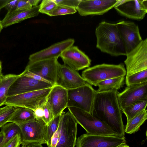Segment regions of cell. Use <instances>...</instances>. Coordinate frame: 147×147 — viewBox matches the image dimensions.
Returning <instances> with one entry per match:
<instances>
[{
	"label": "cell",
	"mask_w": 147,
	"mask_h": 147,
	"mask_svg": "<svg viewBox=\"0 0 147 147\" xmlns=\"http://www.w3.org/2000/svg\"><path fill=\"white\" fill-rule=\"evenodd\" d=\"M67 108L75 107L91 114L96 90L88 83L68 90Z\"/></svg>",
	"instance_id": "obj_6"
},
{
	"label": "cell",
	"mask_w": 147,
	"mask_h": 147,
	"mask_svg": "<svg viewBox=\"0 0 147 147\" xmlns=\"http://www.w3.org/2000/svg\"><path fill=\"white\" fill-rule=\"evenodd\" d=\"M51 88L25 93L7 97L4 105L28 108L34 111L42 107L47 101Z\"/></svg>",
	"instance_id": "obj_7"
},
{
	"label": "cell",
	"mask_w": 147,
	"mask_h": 147,
	"mask_svg": "<svg viewBox=\"0 0 147 147\" xmlns=\"http://www.w3.org/2000/svg\"><path fill=\"white\" fill-rule=\"evenodd\" d=\"M87 83L78 71L59 64L57 71L55 84L67 90L76 88Z\"/></svg>",
	"instance_id": "obj_15"
},
{
	"label": "cell",
	"mask_w": 147,
	"mask_h": 147,
	"mask_svg": "<svg viewBox=\"0 0 147 147\" xmlns=\"http://www.w3.org/2000/svg\"><path fill=\"white\" fill-rule=\"evenodd\" d=\"M10 1L11 0H0V11L3 8L5 7Z\"/></svg>",
	"instance_id": "obj_41"
},
{
	"label": "cell",
	"mask_w": 147,
	"mask_h": 147,
	"mask_svg": "<svg viewBox=\"0 0 147 147\" xmlns=\"http://www.w3.org/2000/svg\"><path fill=\"white\" fill-rule=\"evenodd\" d=\"M42 107L37 108L34 111L36 119H42L44 121V113Z\"/></svg>",
	"instance_id": "obj_38"
},
{
	"label": "cell",
	"mask_w": 147,
	"mask_h": 147,
	"mask_svg": "<svg viewBox=\"0 0 147 147\" xmlns=\"http://www.w3.org/2000/svg\"><path fill=\"white\" fill-rule=\"evenodd\" d=\"M67 90L57 85L52 88L47 98V102L52 111L54 117L61 114L67 108Z\"/></svg>",
	"instance_id": "obj_20"
},
{
	"label": "cell",
	"mask_w": 147,
	"mask_h": 147,
	"mask_svg": "<svg viewBox=\"0 0 147 147\" xmlns=\"http://www.w3.org/2000/svg\"><path fill=\"white\" fill-rule=\"evenodd\" d=\"M15 108V107L9 105H6L0 108V127H2L8 122Z\"/></svg>",
	"instance_id": "obj_30"
},
{
	"label": "cell",
	"mask_w": 147,
	"mask_h": 147,
	"mask_svg": "<svg viewBox=\"0 0 147 147\" xmlns=\"http://www.w3.org/2000/svg\"><path fill=\"white\" fill-rule=\"evenodd\" d=\"M118 90L96 92L91 114L105 123L119 136L125 137L122 112L117 98Z\"/></svg>",
	"instance_id": "obj_1"
},
{
	"label": "cell",
	"mask_w": 147,
	"mask_h": 147,
	"mask_svg": "<svg viewBox=\"0 0 147 147\" xmlns=\"http://www.w3.org/2000/svg\"><path fill=\"white\" fill-rule=\"evenodd\" d=\"M117 98L121 110L124 108L139 101L147 100V82L127 86L117 93Z\"/></svg>",
	"instance_id": "obj_16"
},
{
	"label": "cell",
	"mask_w": 147,
	"mask_h": 147,
	"mask_svg": "<svg viewBox=\"0 0 147 147\" xmlns=\"http://www.w3.org/2000/svg\"><path fill=\"white\" fill-rule=\"evenodd\" d=\"M20 130L21 143L46 144L47 124L36 119L18 125Z\"/></svg>",
	"instance_id": "obj_8"
},
{
	"label": "cell",
	"mask_w": 147,
	"mask_h": 147,
	"mask_svg": "<svg viewBox=\"0 0 147 147\" xmlns=\"http://www.w3.org/2000/svg\"><path fill=\"white\" fill-rule=\"evenodd\" d=\"M53 85L43 81L35 80L24 74L16 80L10 87L7 97L28 92L52 88Z\"/></svg>",
	"instance_id": "obj_13"
},
{
	"label": "cell",
	"mask_w": 147,
	"mask_h": 147,
	"mask_svg": "<svg viewBox=\"0 0 147 147\" xmlns=\"http://www.w3.org/2000/svg\"><path fill=\"white\" fill-rule=\"evenodd\" d=\"M126 75V70L122 63L118 65L103 63L85 69L82 72V77L88 83L97 86L102 81Z\"/></svg>",
	"instance_id": "obj_5"
},
{
	"label": "cell",
	"mask_w": 147,
	"mask_h": 147,
	"mask_svg": "<svg viewBox=\"0 0 147 147\" xmlns=\"http://www.w3.org/2000/svg\"><path fill=\"white\" fill-rule=\"evenodd\" d=\"M114 7L122 16L141 20L144 18L147 12V0H118Z\"/></svg>",
	"instance_id": "obj_11"
},
{
	"label": "cell",
	"mask_w": 147,
	"mask_h": 147,
	"mask_svg": "<svg viewBox=\"0 0 147 147\" xmlns=\"http://www.w3.org/2000/svg\"><path fill=\"white\" fill-rule=\"evenodd\" d=\"M125 76L107 79L99 83L97 85V92H104L110 90H118L122 87L125 84Z\"/></svg>",
	"instance_id": "obj_24"
},
{
	"label": "cell",
	"mask_w": 147,
	"mask_h": 147,
	"mask_svg": "<svg viewBox=\"0 0 147 147\" xmlns=\"http://www.w3.org/2000/svg\"><path fill=\"white\" fill-rule=\"evenodd\" d=\"M15 110L8 122L19 125L35 118L34 111L28 108L15 107Z\"/></svg>",
	"instance_id": "obj_22"
},
{
	"label": "cell",
	"mask_w": 147,
	"mask_h": 147,
	"mask_svg": "<svg viewBox=\"0 0 147 147\" xmlns=\"http://www.w3.org/2000/svg\"><path fill=\"white\" fill-rule=\"evenodd\" d=\"M30 5L32 6H36L40 1V0H28Z\"/></svg>",
	"instance_id": "obj_42"
},
{
	"label": "cell",
	"mask_w": 147,
	"mask_h": 147,
	"mask_svg": "<svg viewBox=\"0 0 147 147\" xmlns=\"http://www.w3.org/2000/svg\"><path fill=\"white\" fill-rule=\"evenodd\" d=\"M57 4L76 9L81 0H53Z\"/></svg>",
	"instance_id": "obj_33"
},
{
	"label": "cell",
	"mask_w": 147,
	"mask_h": 147,
	"mask_svg": "<svg viewBox=\"0 0 147 147\" xmlns=\"http://www.w3.org/2000/svg\"><path fill=\"white\" fill-rule=\"evenodd\" d=\"M77 123L69 111L61 114L58 127L52 136L48 147H75Z\"/></svg>",
	"instance_id": "obj_3"
},
{
	"label": "cell",
	"mask_w": 147,
	"mask_h": 147,
	"mask_svg": "<svg viewBox=\"0 0 147 147\" xmlns=\"http://www.w3.org/2000/svg\"><path fill=\"white\" fill-rule=\"evenodd\" d=\"M18 0H11L6 5L5 8L8 11L16 10Z\"/></svg>",
	"instance_id": "obj_39"
},
{
	"label": "cell",
	"mask_w": 147,
	"mask_h": 147,
	"mask_svg": "<svg viewBox=\"0 0 147 147\" xmlns=\"http://www.w3.org/2000/svg\"><path fill=\"white\" fill-rule=\"evenodd\" d=\"M0 71H2V65L1 63V61H0Z\"/></svg>",
	"instance_id": "obj_46"
},
{
	"label": "cell",
	"mask_w": 147,
	"mask_h": 147,
	"mask_svg": "<svg viewBox=\"0 0 147 147\" xmlns=\"http://www.w3.org/2000/svg\"><path fill=\"white\" fill-rule=\"evenodd\" d=\"M118 0H81L76 9L82 16L101 15L114 7Z\"/></svg>",
	"instance_id": "obj_18"
},
{
	"label": "cell",
	"mask_w": 147,
	"mask_h": 147,
	"mask_svg": "<svg viewBox=\"0 0 147 147\" xmlns=\"http://www.w3.org/2000/svg\"><path fill=\"white\" fill-rule=\"evenodd\" d=\"M125 137L93 135L87 133L77 139L76 147H117L126 143Z\"/></svg>",
	"instance_id": "obj_10"
},
{
	"label": "cell",
	"mask_w": 147,
	"mask_h": 147,
	"mask_svg": "<svg viewBox=\"0 0 147 147\" xmlns=\"http://www.w3.org/2000/svg\"><path fill=\"white\" fill-rule=\"evenodd\" d=\"M77 12L76 9L63 5H57L47 15L50 16L73 14Z\"/></svg>",
	"instance_id": "obj_31"
},
{
	"label": "cell",
	"mask_w": 147,
	"mask_h": 147,
	"mask_svg": "<svg viewBox=\"0 0 147 147\" xmlns=\"http://www.w3.org/2000/svg\"><path fill=\"white\" fill-rule=\"evenodd\" d=\"M19 147H43L42 144L33 143H21Z\"/></svg>",
	"instance_id": "obj_40"
},
{
	"label": "cell",
	"mask_w": 147,
	"mask_h": 147,
	"mask_svg": "<svg viewBox=\"0 0 147 147\" xmlns=\"http://www.w3.org/2000/svg\"><path fill=\"white\" fill-rule=\"evenodd\" d=\"M42 107L44 113V121L47 124L54 117V116L51 107L47 101Z\"/></svg>",
	"instance_id": "obj_34"
},
{
	"label": "cell",
	"mask_w": 147,
	"mask_h": 147,
	"mask_svg": "<svg viewBox=\"0 0 147 147\" xmlns=\"http://www.w3.org/2000/svg\"><path fill=\"white\" fill-rule=\"evenodd\" d=\"M74 42L73 39H68L33 53L29 57L28 63L54 58H58L64 51L73 46Z\"/></svg>",
	"instance_id": "obj_19"
},
{
	"label": "cell",
	"mask_w": 147,
	"mask_h": 147,
	"mask_svg": "<svg viewBox=\"0 0 147 147\" xmlns=\"http://www.w3.org/2000/svg\"><path fill=\"white\" fill-rule=\"evenodd\" d=\"M147 118V112L146 109L127 121L125 132L128 134H131L137 132Z\"/></svg>",
	"instance_id": "obj_26"
},
{
	"label": "cell",
	"mask_w": 147,
	"mask_h": 147,
	"mask_svg": "<svg viewBox=\"0 0 147 147\" xmlns=\"http://www.w3.org/2000/svg\"><path fill=\"white\" fill-rule=\"evenodd\" d=\"M96 47L112 56L126 55L125 48L116 24L102 21L96 28Z\"/></svg>",
	"instance_id": "obj_2"
},
{
	"label": "cell",
	"mask_w": 147,
	"mask_h": 147,
	"mask_svg": "<svg viewBox=\"0 0 147 147\" xmlns=\"http://www.w3.org/2000/svg\"><path fill=\"white\" fill-rule=\"evenodd\" d=\"M3 28V27L1 21L0 20V34Z\"/></svg>",
	"instance_id": "obj_44"
},
{
	"label": "cell",
	"mask_w": 147,
	"mask_h": 147,
	"mask_svg": "<svg viewBox=\"0 0 147 147\" xmlns=\"http://www.w3.org/2000/svg\"><path fill=\"white\" fill-rule=\"evenodd\" d=\"M125 81L127 86L137 85L147 82V69L126 76Z\"/></svg>",
	"instance_id": "obj_28"
},
{
	"label": "cell",
	"mask_w": 147,
	"mask_h": 147,
	"mask_svg": "<svg viewBox=\"0 0 147 147\" xmlns=\"http://www.w3.org/2000/svg\"><path fill=\"white\" fill-rule=\"evenodd\" d=\"M23 72L24 75L26 76L30 77L36 80L43 81L49 83L40 76L32 73L26 69H25V70Z\"/></svg>",
	"instance_id": "obj_37"
},
{
	"label": "cell",
	"mask_w": 147,
	"mask_h": 147,
	"mask_svg": "<svg viewBox=\"0 0 147 147\" xmlns=\"http://www.w3.org/2000/svg\"><path fill=\"white\" fill-rule=\"evenodd\" d=\"M60 57L64 65L76 71L89 67L91 60L76 46H72L64 51Z\"/></svg>",
	"instance_id": "obj_17"
},
{
	"label": "cell",
	"mask_w": 147,
	"mask_h": 147,
	"mask_svg": "<svg viewBox=\"0 0 147 147\" xmlns=\"http://www.w3.org/2000/svg\"><path fill=\"white\" fill-rule=\"evenodd\" d=\"M147 100H142L129 105L121 110L127 118V121L130 120L137 114L146 110Z\"/></svg>",
	"instance_id": "obj_27"
},
{
	"label": "cell",
	"mask_w": 147,
	"mask_h": 147,
	"mask_svg": "<svg viewBox=\"0 0 147 147\" xmlns=\"http://www.w3.org/2000/svg\"><path fill=\"white\" fill-rule=\"evenodd\" d=\"M127 54L136 47L142 40L138 26L135 23L123 21L116 23Z\"/></svg>",
	"instance_id": "obj_14"
},
{
	"label": "cell",
	"mask_w": 147,
	"mask_h": 147,
	"mask_svg": "<svg viewBox=\"0 0 147 147\" xmlns=\"http://www.w3.org/2000/svg\"><path fill=\"white\" fill-rule=\"evenodd\" d=\"M21 144V135L18 134L9 141L5 147H19Z\"/></svg>",
	"instance_id": "obj_35"
},
{
	"label": "cell",
	"mask_w": 147,
	"mask_h": 147,
	"mask_svg": "<svg viewBox=\"0 0 147 147\" xmlns=\"http://www.w3.org/2000/svg\"><path fill=\"white\" fill-rule=\"evenodd\" d=\"M68 109L77 123L85 129L87 133L93 135L119 136L105 123L91 114L75 107Z\"/></svg>",
	"instance_id": "obj_4"
},
{
	"label": "cell",
	"mask_w": 147,
	"mask_h": 147,
	"mask_svg": "<svg viewBox=\"0 0 147 147\" xmlns=\"http://www.w3.org/2000/svg\"><path fill=\"white\" fill-rule=\"evenodd\" d=\"M126 76L147 69V38L126 55Z\"/></svg>",
	"instance_id": "obj_9"
},
{
	"label": "cell",
	"mask_w": 147,
	"mask_h": 147,
	"mask_svg": "<svg viewBox=\"0 0 147 147\" xmlns=\"http://www.w3.org/2000/svg\"><path fill=\"white\" fill-rule=\"evenodd\" d=\"M59 64L58 58H54L28 63L25 69L40 76L54 86L55 84L57 69Z\"/></svg>",
	"instance_id": "obj_12"
},
{
	"label": "cell",
	"mask_w": 147,
	"mask_h": 147,
	"mask_svg": "<svg viewBox=\"0 0 147 147\" xmlns=\"http://www.w3.org/2000/svg\"><path fill=\"white\" fill-rule=\"evenodd\" d=\"M32 7L28 0H18L16 10H25Z\"/></svg>",
	"instance_id": "obj_36"
},
{
	"label": "cell",
	"mask_w": 147,
	"mask_h": 147,
	"mask_svg": "<svg viewBox=\"0 0 147 147\" xmlns=\"http://www.w3.org/2000/svg\"><path fill=\"white\" fill-rule=\"evenodd\" d=\"M61 114L54 117L47 124L46 141L47 147H49L51 145V138L58 129Z\"/></svg>",
	"instance_id": "obj_29"
},
{
	"label": "cell",
	"mask_w": 147,
	"mask_h": 147,
	"mask_svg": "<svg viewBox=\"0 0 147 147\" xmlns=\"http://www.w3.org/2000/svg\"><path fill=\"white\" fill-rule=\"evenodd\" d=\"M39 5L25 10H13L7 11L1 20L3 28L19 23L26 19L38 16L39 13Z\"/></svg>",
	"instance_id": "obj_21"
},
{
	"label": "cell",
	"mask_w": 147,
	"mask_h": 147,
	"mask_svg": "<svg viewBox=\"0 0 147 147\" xmlns=\"http://www.w3.org/2000/svg\"><path fill=\"white\" fill-rule=\"evenodd\" d=\"M21 75L8 74L0 80V107L4 105L7 98L9 89L14 81Z\"/></svg>",
	"instance_id": "obj_25"
},
{
	"label": "cell",
	"mask_w": 147,
	"mask_h": 147,
	"mask_svg": "<svg viewBox=\"0 0 147 147\" xmlns=\"http://www.w3.org/2000/svg\"><path fill=\"white\" fill-rule=\"evenodd\" d=\"M117 147H129L126 143L123 144Z\"/></svg>",
	"instance_id": "obj_43"
},
{
	"label": "cell",
	"mask_w": 147,
	"mask_h": 147,
	"mask_svg": "<svg viewBox=\"0 0 147 147\" xmlns=\"http://www.w3.org/2000/svg\"><path fill=\"white\" fill-rule=\"evenodd\" d=\"M20 134L19 126L12 122L2 127L0 132V147H5L9 141L17 134Z\"/></svg>",
	"instance_id": "obj_23"
},
{
	"label": "cell",
	"mask_w": 147,
	"mask_h": 147,
	"mask_svg": "<svg viewBox=\"0 0 147 147\" xmlns=\"http://www.w3.org/2000/svg\"><path fill=\"white\" fill-rule=\"evenodd\" d=\"M53 0H43L39 5V13L47 14L57 6Z\"/></svg>",
	"instance_id": "obj_32"
},
{
	"label": "cell",
	"mask_w": 147,
	"mask_h": 147,
	"mask_svg": "<svg viewBox=\"0 0 147 147\" xmlns=\"http://www.w3.org/2000/svg\"><path fill=\"white\" fill-rule=\"evenodd\" d=\"M4 75H3L1 71H0V80H1L3 77Z\"/></svg>",
	"instance_id": "obj_45"
}]
</instances>
